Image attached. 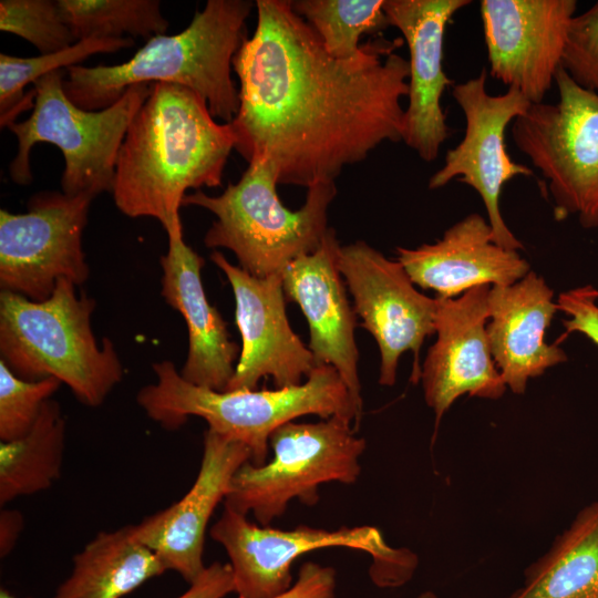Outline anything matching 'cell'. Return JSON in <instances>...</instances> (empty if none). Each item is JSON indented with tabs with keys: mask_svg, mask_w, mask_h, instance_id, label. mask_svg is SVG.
Instances as JSON below:
<instances>
[{
	"mask_svg": "<svg viewBox=\"0 0 598 598\" xmlns=\"http://www.w3.org/2000/svg\"><path fill=\"white\" fill-rule=\"evenodd\" d=\"M505 598H598V501L576 514Z\"/></svg>",
	"mask_w": 598,
	"mask_h": 598,
	"instance_id": "24",
	"label": "cell"
},
{
	"mask_svg": "<svg viewBox=\"0 0 598 598\" xmlns=\"http://www.w3.org/2000/svg\"><path fill=\"white\" fill-rule=\"evenodd\" d=\"M61 70L38 79L34 105L23 122L8 128L18 138L10 176L20 185L32 182L30 153L39 142L55 145L64 157L62 193L68 196L112 192L117 154L126 131L150 93V84H134L112 105L86 111L72 103Z\"/></svg>",
	"mask_w": 598,
	"mask_h": 598,
	"instance_id": "7",
	"label": "cell"
},
{
	"mask_svg": "<svg viewBox=\"0 0 598 598\" xmlns=\"http://www.w3.org/2000/svg\"><path fill=\"white\" fill-rule=\"evenodd\" d=\"M165 571L156 554L135 538L133 525L102 530L73 556L54 598H123Z\"/></svg>",
	"mask_w": 598,
	"mask_h": 598,
	"instance_id": "23",
	"label": "cell"
},
{
	"mask_svg": "<svg viewBox=\"0 0 598 598\" xmlns=\"http://www.w3.org/2000/svg\"><path fill=\"white\" fill-rule=\"evenodd\" d=\"M23 528V517L18 511L4 509L0 514V555L6 557L14 547Z\"/></svg>",
	"mask_w": 598,
	"mask_h": 598,
	"instance_id": "35",
	"label": "cell"
},
{
	"mask_svg": "<svg viewBox=\"0 0 598 598\" xmlns=\"http://www.w3.org/2000/svg\"><path fill=\"white\" fill-rule=\"evenodd\" d=\"M277 185L270 166L254 158L240 179L229 183L220 195L196 190L185 195L182 206L202 207L216 216L204 238L206 247L226 248L241 269L268 277L318 249L329 229V205L337 195L336 183L313 185L305 204L291 210L278 197Z\"/></svg>",
	"mask_w": 598,
	"mask_h": 598,
	"instance_id": "6",
	"label": "cell"
},
{
	"mask_svg": "<svg viewBox=\"0 0 598 598\" xmlns=\"http://www.w3.org/2000/svg\"><path fill=\"white\" fill-rule=\"evenodd\" d=\"M0 598H17V597L12 595L9 590L2 588L0 590Z\"/></svg>",
	"mask_w": 598,
	"mask_h": 598,
	"instance_id": "36",
	"label": "cell"
},
{
	"mask_svg": "<svg viewBox=\"0 0 598 598\" xmlns=\"http://www.w3.org/2000/svg\"><path fill=\"white\" fill-rule=\"evenodd\" d=\"M0 29L27 40L41 54L75 43L56 1L51 0H1Z\"/></svg>",
	"mask_w": 598,
	"mask_h": 598,
	"instance_id": "29",
	"label": "cell"
},
{
	"mask_svg": "<svg viewBox=\"0 0 598 598\" xmlns=\"http://www.w3.org/2000/svg\"><path fill=\"white\" fill-rule=\"evenodd\" d=\"M576 0H482L489 74L542 103L555 82Z\"/></svg>",
	"mask_w": 598,
	"mask_h": 598,
	"instance_id": "14",
	"label": "cell"
},
{
	"mask_svg": "<svg viewBox=\"0 0 598 598\" xmlns=\"http://www.w3.org/2000/svg\"><path fill=\"white\" fill-rule=\"evenodd\" d=\"M296 13L319 35L327 52L338 60L357 58L363 34H375L390 25L384 0H295Z\"/></svg>",
	"mask_w": 598,
	"mask_h": 598,
	"instance_id": "28",
	"label": "cell"
},
{
	"mask_svg": "<svg viewBox=\"0 0 598 598\" xmlns=\"http://www.w3.org/2000/svg\"><path fill=\"white\" fill-rule=\"evenodd\" d=\"M254 7L249 0H208L186 29L152 37L124 63L68 68L65 95L83 110L99 111L134 84L171 83L195 92L214 118L231 123L239 110V90L230 71Z\"/></svg>",
	"mask_w": 598,
	"mask_h": 598,
	"instance_id": "3",
	"label": "cell"
},
{
	"mask_svg": "<svg viewBox=\"0 0 598 598\" xmlns=\"http://www.w3.org/2000/svg\"><path fill=\"white\" fill-rule=\"evenodd\" d=\"M65 421L60 404L48 400L23 437L0 442V504L48 489L61 476Z\"/></svg>",
	"mask_w": 598,
	"mask_h": 598,
	"instance_id": "25",
	"label": "cell"
},
{
	"mask_svg": "<svg viewBox=\"0 0 598 598\" xmlns=\"http://www.w3.org/2000/svg\"><path fill=\"white\" fill-rule=\"evenodd\" d=\"M339 271L353 298L361 327L374 338L381 357L379 383L392 386L400 357L414 355L411 381L421 378L420 350L435 333L437 298L417 289L396 260L392 261L363 240L340 245Z\"/></svg>",
	"mask_w": 598,
	"mask_h": 598,
	"instance_id": "12",
	"label": "cell"
},
{
	"mask_svg": "<svg viewBox=\"0 0 598 598\" xmlns=\"http://www.w3.org/2000/svg\"><path fill=\"white\" fill-rule=\"evenodd\" d=\"M340 243L333 228L311 254L291 261L281 272L287 300L298 303L310 331L309 349L317 365L333 367L362 413L359 352L354 339L357 315L347 297L337 254Z\"/></svg>",
	"mask_w": 598,
	"mask_h": 598,
	"instance_id": "19",
	"label": "cell"
},
{
	"mask_svg": "<svg viewBox=\"0 0 598 598\" xmlns=\"http://www.w3.org/2000/svg\"><path fill=\"white\" fill-rule=\"evenodd\" d=\"M396 252L414 285L444 299L483 285L509 286L530 271L517 250L494 241L491 225L480 214L464 217L434 244L398 247Z\"/></svg>",
	"mask_w": 598,
	"mask_h": 598,
	"instance_id": "20",
	"label": "cell"
},
{
	"mask_svg": "<svg viewBox=\"0 0 598 598\" xmlns=\"http://www.w3.org/2000/svg\"><path fill=\"white\" fill-rule=\"evenodd\" d=\"M62 382L55 378L29 381L17 377L0 360V440L27 435L44 405Z\"/></svg>",
	"mask_w": 598,
	"mask_h": 598,
	"instance_id": "30",
	"label": "cell"
},
{
	"mask_svg": "<svg viewBox=\"0 0 598 598\" xmlns=\"http://www.w3.org/2000/svg\"><path fill=\"white\" fill-rule=\"evenodd\" d=\"M249 460L250 451L243 443L207 429L193 485L179 501L133 524L135 538L156 554L166 570L188 584L195 581L206 568L203 553L210 517Z\"/></svg>",
	"mask_w": 598,
	"mask_h": 598,
	"instance_id": "17",
	"label": "cell"
},
{
	"mask_svg": "<svg viewBox=\"0 0 598 598\" xmlns=\"http://www.w3.org/2000/svg\"><path fill=\"white\" fill-rule=\"evenodd\" d=\"M74 41L164 34L168 21L157 0H58Z\"/></svg>",
	"mask_w": 598,
	"mask_h": 598,
	"instance_id": "26",
	"label": "cell"
},
{
	"mask_svg": "<svg viewBox=\"0 0 598 598\" xmlns=\"http://www.w3.org/2000/svg\"><path fill=\"white\" fill-rule=\"evenodd\" d=\"M210 259L231 286L241 338L235 374L226 391L255 390L259 380L267 377L276 389L301 384L317 364L288 321L281 274L252 276L219 251H213Z\"/></svg>",
	"mask_w": 598,
	"mask_h": 598,
	"instance_id": "15",
	"label": "cell"
},
{
	"mask_svg": "<svg viewBox=\"0 0 598 598\" xmlns=\"http://www.w3.org/2000/svg\"><path fill=\"white\" fill-rule=\"evenodd\" d=\"M557 103L532 104L514 120L516 147L547 181L556 218L577 215L598 227V95L579 86L560 65Z\"/></svg>",
	"mask_w": 598,
	"mask_h": 598,
	"instance_id": "9",
	"label": "cell"
},
{
	"mask_svg": "<svg viewBox=\"0 0 598 598\" xmlns=\"http://www.w3.org/2000/svg\"><path fill=\"white\" fill-rule=\"evenodd\" d=\"M489 289L483 285L458 298L437 297L436 340L427 351L420 378L424 400L435 414V432L460 396L496 400L507 389L486 333Z\"/></svg>",
	"mask_w": 598,
	"mask_h": 598,
	"instance_id": "16",
	"label": "cell"
},
{
	"mask_svg": "<svg viewBox=\"0 0 598 598\" xmlns=\"http://www.w3.org/2000/svg\"><path fill=\"white\" fill-rule=\"evenodd\" d=\"M153 371L157 381L136 395L150 419L176 430L189 416L202 417L208 429L247 446L255 466L267 462L271 434L297 417L342 416L357 425L361 417L340 374L328 364L317 365L299 385L259 391L219 392L195 385L168 360L154 363Z\"/></svg>",
	"mask_w": 598,
	"mask_h": 598,
	"instance_id": "4",
	"label": "cell"
},
{
	"mask_svg": "<svg viewBox=\"0 0 598 598\" xmlns=\"http://www.w3.org/2000/svg\"><path fill=\"white\" fill-rule=\"evenodd\" d=\"M213 540L229 557L238 598H274L293 584L291 566L300 556L329 547H346L370 554L379 586H398L410 578L413 559L390 548L372 526L340 527L334 530L298 526L278 529L251 523L246 515L224 506L209 528Z\"/></svg>",
	"mask_w": 598,
	"mask_h": 598,
	"instance_id": "10",
	"label": "cell"
},
{
	"mask_svg": "<svg viewBox=\"0 0 598 598\" xmlns=\"http://www.w3.org/2000/svg\"><path fill=\"white\" fill-rule=\"evenodd\" d=\"M561 66L579 86L598 95V1L573 18Z\"/></svg>",
	"mask_w": 598,
	"mask_h": 598,
	"instance_id": "31",
	"label": "cell"
},
{
	"mask_svg": "<svg viewBox=\"0 0 598 598\" xmlns=\"http://www.w3.org/2000/svg\"><path fill=\"white\" fill-rule=\"evenodd\" d=\"M134 45L132 38L86 39L71 47L32 58L0 54V123L1 127L16 122V117L34 105V89L24 94V87L45 74L78 65L95 53L115 52Z\"/></svg>",
	"mask_w": 598,
	"mask_h": 598,
	"instance_id": "27",
	"label": "cell"
},
{
	"mask_svg": "<svg viewBox=\"0 0 598 598\" xmlns=\"http://www.w3.org/2000/svg\"><path fill=\"white\" fill-rule=\"evenodd\" d=\"M272 457L260 466L246 462L235 474L224 506L252 514L261 526L282 516L292 499L313 506L329 482L353 484L361 473L365 440L352 422L331 416L316 423L288 422L270 436Z\"/></svg>",
	"mask_w": 598,
	"mask_h": 598,
	"instance_id": "8",
	"label": "cell"
},
{
	"mask_svg": "<svg viewBox=\"0 0 598 598\" xmlns=\"http://www.w3.org/2000/svg\"><path fill=\"white\" fill-rule=\"evenodd\" d=\"M76 285L58 281L45 300L1 290V361L19 378H55L84 405H101L123 378L113 342L99 346L91 327L94 299L78 295Z\"/></svg>",
	"mask_w": 598,
	"mask_h": 598,
	"instance_id": "5",
	"label": "cell"
},
{
	"mask_svg": "<svg viewBox=\"0 0 598 598\" xmlns=\"http://www.w3.org/2000/svg\"><path fill=\"white\" fill-rule=\"evenodd\" d=\"M486 71L452 86V95L465 116L463 140L445 156L444 165L429 181L436 189L452 179L471 186L481 196L487 212L494 241L509 250L522 249V243L504 221L499 195L504 185L516 176H532L533 171L514 162L506 148V127L532 105L517 89L491 95L486 90Z\"/></svg>",
	"mask_w": 598,
	"mask_h": 598,
	"instance_id": "13",
	"label": "cell"
},
{
	"mask_svg": "<svg viewBox=\"0 0 598 598\" xmlns=\"http://www.w3.org/2000/svg\"><path fill=\"white\" fill-rule=\"evenodd\" d=\"M168 250L161 257L162 296L185 319L188 353L179 371L186 381L226 391L240 348L231 340L227 323L205 295L202 281L204 259L185 241L183 227L167 233Z\"/></svg>",
	"mask_w": 598,
	"mask_h": 598,
	"instance_id": "21",
	"label": "cell"
},
{
	"mask_svg": "<svg viewBox=\"0 0 598 598\" xmlns=\"http://www.w3.org/2000/svg\"><path fill=\"white\" fill-rule=\"evenodd\" d=\"M257 25L234 56L239 110L235 150L265 161L278 184L334 183L384 142H400L409 94L401 38L362 43L351 60L331 56L288 0H257Z\"/></svg>",
	"mask_w": 598,
	"mask_h": 598,
	"instance_id": "1",
	"label": "cell"
},
{
	"mask_svg": "<svg viewBox=\"0 0 598 598\" xmlns=\"http://www.w3.org/2000/svg\"><path fill=\"white\" fill-rule=\"evenodd\" d=\"M467 0H384L389 23L408 44L409 104L402 141L425 162L434 161L450 130L441 99L454 82L443 69L444 34Z\"/></svg>",
	"mask_w": 598,
	"mask_h": 598,
	"instance_id": "18",
	"label": "cell"
},
{
	"mask_svg": "<svg viewBox=\"0 0 598 598\" xmlns=\"http://www.w3.org/2000/svg\"><path fill=\"white\" fill-rule=\"evenodd\" d=\"M236 136L192 90L152 83L120 147L112 195L126 216L157 219L166 233L182 227L189 188L221 185Z\"/></svg>",
	"mask_w": 598,
	"mask_h": 598,
	"instance_id": "2",
	"label": "cell"
},
{
	"mask_svg": "<svg viewBox=\"0 0 598 598\" xmlns=\"http://www.w3.org/2000/svg\"><path fill=\"white\" fill-rule=\"evenodd\" d=\"M94 196L41 192L28 212L0 210V287L33 301L48 299L59 280L76 286L90 269L82 235Z\"/></svg>",
	"mask_w": 598,
	"mask_h": 598,
	"instance_id": "11",
	"label": "cell"
},
{
	"mask_svg": "<svg viewBox=\"0 0 598 598\" xmlns=\"http://www.w3.org/2000/svg\"><path fill=\"white\" fill-rule=\"evenodd\" d=\"M336 570L313 561L305 563L296 582L283 594L274 598H334Z\"/></svg>",
	"mask_w": 598,
	"mask_h": 598,
	"instance_id": "33",
	"label": "cell"
},
{
	"mask_svg": "<svg viewBox=\"0 0 598 598\" xmlns=\"http://www.w3.org/2000/svg\"><path fill=\"white\" fill-rule=\"evenodd\" d=\"M417 598H439V597L432 591H425V592H422Z\"/></svg>",
	"mask_w": 598,
	"mask_h": 598,
	"instance_id": "37",
	"label": "cell"
},
{
	"mask_svg": "<svg viewBox=\"0 0 598 598\" xmlns=\"http://www.w3.org/2000/svg\"><path fill=\"white\" fill-rule=\"evenodd\" d=\"M488 309L486 333L491 353L514 393L523 394L529 379L567 361L558 342L548 344L544 339L558 309L554 291L536 272L530 270L509 286H492Z\"/></svg>",
	"mask_w": 598,
	"mask_h": 598,
	"instance_id": "22",
	"label": "cell"
},
{
	"mask_svg": "<svg viewBox=\"0 0 598 598\" xmlns=\"http://www.w3.org/2000/svg\"><path fill=\"white\" fill-rule=\"evenodd\" d=\"M231 592L235 584L230 565L215 561L177 598H225Z\"/></svg>",
	"mask_w": 598,
	"mask_h": 598,
	"instance_id": "34",
	"label": "cell"
},
{
	"mask_svg": "<svg viewBox=\"0 0 598 598\" xmlns=\"http://www.w3.org/2000/svg\"><path fill=\"white\" fill-rule=\"evenodd\" d=\"M598 289L590 285L561 292L557 299V309L569 316L563 320L564 338L571 332H579L598 346Z\"/></svg>",
	"mask_w": 598,
	"mask_h": 598,
	"instance_id": "32",
	"label": "cell"
}]
</instances>
